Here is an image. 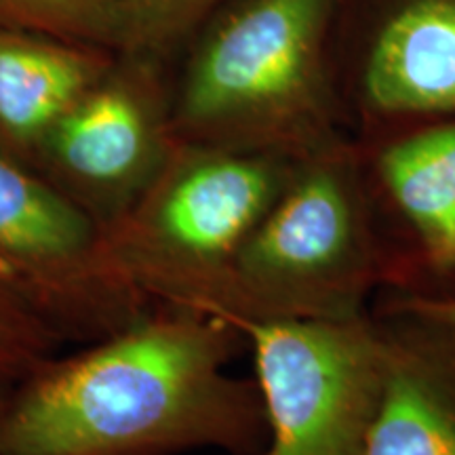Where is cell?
<instances>
[{
  "label": "cell",
  "mask_w": 455,
  "mask_h": 455,
  "mask_svg": "<svg viewBox=\"0 0 455 455\" xmlns=\"http://www.w3.org/2000/svg\"><path fill=\"white\" fill-rule=\"evenodd\" d=\"M244 348L221 318L152 304L11 386L0 455H259L268 422L258 382L230 373Z\"/></svg>",
  "instance_id": "6da1fadb"
},
{
  "label": "cell",
  "mask_w": 455,
  "mask_h": 455,
  "mask_svg": "<svg viewBox=\"0 0 455 455\" xmlns=\"http://www.w3.org/2000/svg\"><path fill=\"white\" fill-rule=\"evenodd\" d=\"M0 28L57 34L114 53L129 47L121 0H0Z\"/></svg>",
  "instance_id": "7c38bea8"
},
{
  "label": "cell",
  "mask_w": 455,
  "mask_h": 455,
  "mask_svg": "<svg viewBox=\"0 0 455 455\" xmlns=\"http://www.w3.org/2000/svg\"><path fill=\"white\" fill-rule=\"evenodd\" d=\"M61 344L53 329L0 284V378L20 382Z\"/></svg>",
  "instance_id": "5bb4252c"
},
{
  "label": "cell",
  "mask_w": 455,
  "mask_h": 455,
  "mask_svg": "<svg viewBox=\"0 0 455 455\" xmlns=\"http://www.w3.org/2000/svg\"><path fill=\"white\" fill-rule=\"evenodd\" d=\"M384 259V289L455 301V114L352 133Z\"/></svg>",
  "instance_id": "ba28073f"
},
{
  "label": "cell",
  "mask_w": 455,
  "mask_h": 455,
  "mask_svg": "<svg viewBox=\"0 0 455 455\" xmlns=\"http://www.w3.org/2000/svg\"><path fill=\"white\" fill-rule=\"evenodd\" d=\"M298 163L178 141L133 207L101 230L108 261L150 304L230 323L235 261Z\"/></svg>",
  "instance_id": "3957f363"
},
{
  "label": "cell",
  "mask_w": 455,
  "mask_h": 455,
  "mask_svg": "<svg viewBox=\"0 0 455 455\" xmlns=\"http://www.w3.org/2000/svg\"><path fill=\"white\" fill-rule=\"evenodd\" d=\"M0 284L61 341H98L152 306L114 272L101 228L41 171L4 148Z\"/></svg>",
  "instance_id": "5b68a950"
},
{
  "label": "cell",
  "mask_w": 455,
  "mask_h": 455,
  "mask_svg": "<svg viewBox=\"0 0 455 455\" xmlns=\"http://www.w3.org/2000/svg\"><path fill=\"white\" fill-rule=\"evenodd\" d=\"M339 0H230L173 66L178 141L304 161L352 138L333 61Z\"/></svg>",
  "instance_id": "7a4b0ae2"
},
{
  "label": "cell",
  "mask_w": 455,
  "mask_h": 455,
  "mask_svg": "<svg viewBox=\"0 0 455 455\" xmlns=\"http://www.w3.org/2000/svg\"><path fill=\"white\" fill-rule=\"evenodd\" d=\"M384 295H388V298L398 301V304L407 306V308H413L418 312H424V315L441 318V321H445L451 327H455V301H422V299L403 298V295H395V293H384Z\"/></svg>",
  "instance_id": "9a60e30c"
},
{
  "label": "cell",
  "mask_w": 455,
  "mask_h": 455,
  "mask_svg": "<svg viewBox=\"0 0 455 455\" xmlns=\"http://www.w3.org/2000/svg\"><path fill=\"white\" fill-rule=\"evenodd\" d=\"M382 390L363 455H455V327L379 293Z\"/></svg>",
  "instance_id": "30bf717a"
},
{
  "label": "cell",
  "mask_w": 455,
  "mask_h": 455,
  "mask_svg": "<svg viewBox=\"0 0 455 455\" xmlns=\"http://www.w3.org/2000/svg\"><path fill=\"white\" fill-rule=\"evenodd\" d=\"M384 289V259L352 138L295 164L235 261L230 325L352 321Z\"/></svg>",
  "instance_id": "277c9868"
},
{
  "label": "cell",
  "mask_w": 455,
  "mask_h": 455,
  "mask_svg": "<svg viewBox=\"0 0 455 455\" xmlns=\"http://www.w3.org/2000/svg\"><path fill=\"white\" fill-rule=\"evenodd\" d=\"M11 382H7V379L0 378V411H3L4 403H7V396H9V390H11Z\"/></svg>",
  "instance_id": "2e32d148"
},
{
  "label": "cell",
  "mask_w": 455,
  "mask_h": 455,
  "mask_svg": "<svg viewBox=\"0 0 455 455\" xmlns=\"http://www.w3.org/2000/svg\"><path fill=\"white\" fill-rule=\"evenodd\" d=\"M114 55L57 34L0 28V148L32 163L49 131Z\"/></svg>",
  "instance_id": "8fae6325"
},
{
  "label": "cell",
  "mask_w": 455,
  "mask_h": 455,
  "mask_svg": "<svg viewBox=\"0 0 455 455\" xmlns=\"http://www.w3.org/2000/svg\"><path fill=\"white\" fill-rule=\"evenodd\" d=\"M129 24V47L175 66L204 21L230 0H121Z\"/></svg>",
  "instance_id": "4fadbf2b"
},
{
  "label": "cell",
  "mask_w": 455,
  "mask_h": 455,
  "mask_svg": "<svg viewBox=\"0 0 455 455\" xmlns=\"http://www.w3.org/2000/svg\"><path fill=\"white\" fill-rule=\"evenodd\" d=\"M171 100L173 66L116 53L30 164L104 230L144 195L178 144Z\"/></svg>",
  "instance_id": "52a82bcc"
},
{
  "label": "cell",
  "mask_w": 455,
  "mask_h": 455,
  "mask_svg": "<svg viewBox=\"0 0 455 455\" xmlns=\"http://www.w3.org/2000/svg\"><path fill=\"white\" fill-rule=\"evenodd\" d=\"M268 422L259 455H363L382 390L373 315L243 327Z\"/></svg>",
  "instance_id": "8992f818"
},
{
  "label": "cell",
  "mask_w": 455,
  "mask_h": 455,
  "mask_svg": "<svg viewBox=\"0 0 455 455\" xmlns=\"http://www.w3.org/2000/svg\"><path fill=\"white\" fill-rule=\"evenodd\" d=\"M333 61L352 133L455 114V0H339Z\"/></svg>",
  "instance_id": "9c48e42d"
}]
</instances>
